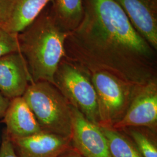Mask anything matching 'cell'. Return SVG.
I'll list each match as a JSON object with an SVG mask.
<instances>
[{"mask_svg":"<svg viewBox=\"0 0 157 157\" xmlns=\"http://www.w3.org/2000/svg\"><path fill=\"white\" fill-rule=\"evenodd\" d=\"M83 17L65 40V58L89 71L121 76L151 73L154 49L115 0H83Z\"/></svg>","mask_w":157,"mask_h":157,"instance_id":"cell-1","label":"cell"},{"mask_svg":"<svg viewBox=\"0 0 157 157\" xmlns=\"http://www.w3.org/2000/svg\"><path fill=\"white\" fill-rule=\"evenodd\" d=\"M69 32L56 20L52 3L47 6L17 39L33 83L47 82L55 86L58 67L65 58V40Z\"/></svg>","mask_w":157,"mask_h":157,"instance_id":"cell-2","label":"cell"},{"mask_svg":"<svg viewBox=\"0 0 157 157\" xmlns=\"http://www.w3.org/2000/svg\"><path fill=\"white\" fill-rule=\"evenodd\" d=\"M22 97L43 131L71 139V105L54 84L32 83Z\"/></svg>","mask_w":157,"mask_h":157,"instance_id":"cell-3","label":"cell"},{"mask_svg":"<svg viewBox=\"0 0 157 157\" xmlns=\"http://www.w3.org/2000/svg\"><path fill=\"white\" fill-rule=\"evenodd\" d=\"M55 86L90 122L100 126L97 95L86 71L77 64L63 58L54 77Z\"/></svg>","mask_w":157,"mask_h":157,"instance_id":"cell-4","label":"cell"},{"mask_svg":"<svg viewBox=\"0 0 157 157\" xmlns=\"http://www.w3.org/2000/svg\"><path fill=\"white\" fill-rule=\"evenodd\" d=\"M87 71L93 74L91 81L97 95L100 126L111 127L120 120L124 110L125 91L112 74L102 71Z\"/></svg>","mask_w":157,"mask_h":157,"instance_id":"cell-5","label":"cell"},{"mask_svg":"<svg viewBox=\"0 0 157 157\" xmlns=\"http://www.w3.org/2000/svg\"><path fill=\"white\" fill-rule=\"evenodd\" d=\"M71 122V140L80 155L84 157H111L107 139L100 126L90 122L72 105Z\"/></svg>","mask_w":157,"mask_h":157,"instance_id":"cell-6","label":"cell"},{"mask_svg":"<svg viewBox=\"0 0 157 157\" xmlns=\"http://www.w3.org/2000/svg\"><path fill=\"white\" fill-rule=\"evenodd\" d=\"M26 61L17 51L0 57V93L10 100L22 97L32 83Z\"/></svg>","mask_w":157,"mask_h":157,"instance_id":"cell-7","label":"cell"},{"mask_svg":"<svg viewBox=\"0 0 157 157\" xmlns=\"http://www.w3.org/2000/svg\"><path fill=\"white\" fill-rule=\"evenodd\" d=\"M133 27L154 50L157 48V0H115Z\"/></svg>","mask_w":157,"mask_h":157,"instance_id":"cell-8","label":"cell"},{"mask_svg":"<svg viewBox=\"0 0 157 157\" xmlns=\"http://www.w3.org/2000/svg\"><path fill=\"white\" fill-rule=\"evenodd\" d=\"M10 138L19 157H58L67 150L71 140L44 131L28 137Z\"/></svg>","mask_w":157,"mask_h":157,"instance_id":"cell-9","label":"cell"},{"mask_svg":"<svg viewBox=\"0 0 157 157\" xmlns=\"http://www.w3.org/2000/svg\"><path fill=\"white\" fill-rule=\"evenodd\" d=\"M157 121V92L156 86L146 87L136 95L123 117L113 124L117 130L129 127L156 125Z\"/></svg>","mask_w":157,"mask_h":157,"instance_id":"cell-10","label":"cell"},{"mask_svg":"<svg viewBox=\"0 0 157 157\" xmlns=\"http://www.w3.org/2000/svg\"><path fill=\"white\" fill-rule=\"evenodd\" d=\"M54 0H6L0 28L17 34L26 28Z\"/></svg>","mask_w":157,"mask_h":157,"instance_id":"cell-11","label":"cell"},{"mask_svg":"<svg viewBox=\"0 0 157 157\" xmlns=\"http://www.w3.org/2000/svg\"><path fill=\"white\" fill-rule=\"evenodd\" d=\"M3 118L5 130L11 138L28 137L43 131L23 97L11 100Z\"/></svg>","mask_w":157,"mask_h":157,"instance_id":"cell-12","label":"cell"},{"mask_svg":"<svg viewBox=\"0 0 157 157\" xmlns=\"http://www.w3.org/2000/svg\"><path fill=\"white\" fill-rule=\"evenodd\" d=\"M52 9L61 26L70 32L78 27L83 18V0H54Z\"/></svg>","mask_w":157,"mask_h":157,"instance_id":"cell-13","label":"cell"},{"mask_svg":"<svg viewBox=\"0 0 157 157\" xmlns=\"http://www.w3.org/2000/svg\"><path fill=\"white\" fill-rule=\"evenodd\" d=\"M105 135L111 157H143L137 147L111 127L100 126Z\"/></svg>","mask_w":157,"mask_h":157,"instance_id":"cell-14","label":"cell"},{"mask_svg":"<svg viewBox=\"0 0 157 157\" xmlns=\"http://www.w3.org/2000/svg\"><path fill=\"white\" fill-rule=\"evenodd\" d=\"M131 136L143 157H157V149L150 139L141 132L132 130Z\"/></svg>","mask_w":157,"mask_h":157,"instance_id":"cell-15","label":"cell"},{"mask_svg":"<svg viewBox=\"0 0 157 157\" xmlns=\"http://www.w3.org/2000/svg\"><path fill=\"white\" fill-rule=\"evenodd\" d=\"M17 35L0 28V57L19 51Z\"/></svg>","mask_w":157,"mask_h":157,"instance_id":"cell-16","label":"cell"},{"mask_svg":"<svg viewBox=\"0 0 157 157\" xmlns=\"http://www.w3.org/2000/svg\"><path fill=\"white\" fill-rule=\"evenodd\" d=\"M0 157H19L14 150L11 140L6 130L3 132L2 136Z\"/></svg>","mask_w":157,"mask_h":157,"instance_id":"cell-17","label":"cell"},{"mask_svg":"<svg viewBox=\"0 0 157 157\" xmlns=\"http://www.w3.org/2000/svg\"><path fill=\"white\" fill-rule=\"evenodd\" d=\"M10 101V99L7 98L0 93V118L4 117Z\"/></svg>","mask_w":157,"mask_h":157,"instance_id":"cell-18","label":"cell"},{"mask_svg":"<svg viewBox=\"0 0 157 157\" xmlns=\"http://www.w3.org/2000/svg\"><path fill=\"white\" fill-rule=\"evenodd\" d=\"M58 157H84L80 155L78 152L70 151L67 152V150L63 152Z\"/></svg>","mask_w":157,"mask_h":157,"instance_id":"cell-19","label":"cell"},{"mask_svg":"<svg viewBox=\"0 0 157 157\" xmlns=\"http://www.w3.org/2000/svg\"><path fill=\"white\" fill-rule=\"evenodd\" d=\"M5 1L6 0H0V24L1 22L2 15H3L4 7H5Z\"/></svg>","mask_w":157,"mask_h":157,"instance_id":"cell-20","label":"cell"}]
</instances>
